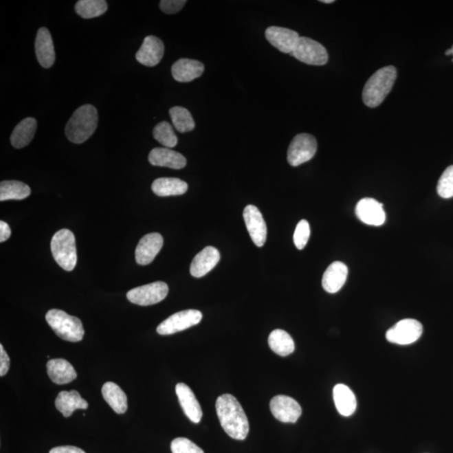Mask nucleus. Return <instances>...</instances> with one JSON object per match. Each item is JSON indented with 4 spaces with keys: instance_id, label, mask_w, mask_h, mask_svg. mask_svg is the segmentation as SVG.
<instances>
[{
    "instance_id": "1",
    "label": "nucleus",
    "mask_w": 453,
    "mask_h": 453,
    "mask_svg": "<svg viewBox=\"0 0 453 453\" xmlns=\"http://www.w3.org/2000/svg\"><path fill=\"white\" fill-rule=\"evenodd\" d=\"M217 415L224 432L235 440L246 439L250 432L248 418L234 395L224 394L216 401Z\"/></svg>"
},
{
    "instance_id": "2",
    "label": "nucleus",
    "mask_w": 453,
    "mask_h": 453,
    "mask_svg": "<svg viewBox=\"0 0 453 453\" xmlns=\"http://www.w3.org/2000/svg\"><path fill=\"white\" fill-rule=\"evenodd\" d=\"M98 123L96 108L91 104L82 105L72 114L65 132L71 142L82 144L96 131Z\"/></svg>"
},
{
    "instance_id": "3",
    "label": "nucleus",
    "mask_w": 453,
    "mask_h": 453,
    "mask_svg": "<svg viewBox=\"0 0 453 453\" xmlns=\"http://www.w3.org/2000/svg\"><path fill=\"white\" fill-rule=\"evenodd\" d=\"M397 77L393 66L382 68L371 76L364 87L363 100L369 108H376L382 104L390 93Z\"/></svg>"
},
{
    "instance_id": "4",
    "label": "nucleus",
    "mask_w": 453,
    "mask_h": 453,
    "mask_svg": "<svg viewBox=\"0 0 453 453\" xmlns=\"http://www.w3.org/2000/svg\"><path fill=\"white\" fill-rule=\"evenodd\" d=\"M45 320L57 336L63 340L77 342L82 340L85 336V329L81 320L72 317L62 310L49 311L45 315Z\"/></svg>"
},
{
    "instance_id": "5",
    "label": "nucleus",
    "mask_w": 453,
    "mask_h": 453,
    "mask_svg": "<svg viewBox=\"0 0 453 453\" xmlns=\"http://www.w3.org/2000/svg\"><path fill=\"white\" fill-rule=\"evenodd\" d=\"M52 256L60 267L71 272L77 265L78 254L75 236L68 230H62L53 236L51 243Z\"/></svg>"
},
{
    "instance_id": "6",
    "label": "nucleus",
    "mask_w": 453,
    "mask_h": 453,
    "mask_svg": "<svg viewBox=\"0 0 453 453\" xmlns=\"http://www.w3.org/2000/svg\"><path fill=\"white\" fill-rule=\"evenodd\" d=\"M318 150V142L314 136L299 134L293 138L288 148L287 161L291 166H298L309 162Z\"/></svg>"
},
{
    "instance_id": "7",
    "label": "nucleus",
    "mask_w": 453,
    "mask_h": 453,
    "mask_svg": "<svg viewBox=\"0 0 453 453\" xmlns=\"http://www.w3.org/2000/svg\"><path fill=\"white\" fill-rule=\"evenodd\" d=\"M296 59L312 66H323L329 62V54L322 44L308 37H300L291 54Z\"/></svg>"
},
{
    "instance_id": "8",
    "label": "nucleus",
    "mask_w": 453,
    "mask_h": 453,
    "mask_svg": "<svg viewBox=\"0 0 453 453\" xmlns=\"http://www.w3.org/2000/svg\"><path fill=\"white\" fill-rule=\"evenodd\" d=\"M168 285L163 281L142 285V287L132 289L127 293L129 302L139 306H151L162 302L168 294Z\"/></svg>"
},
{
    "instance_id": "9",
    "label": "nucleus",
    "mask_w": 453,
    "mask_h": 453,
    "mask_svg": "<svg viewBox=\"0 0 453 453\" xmlns=\"http://www.w3.org/2000/svg\"><path fill=\"white\" fill-rule=\"evenodd\" d=\"M423 333L421 323L415 319H404L387 331V340L392 344L408 345L417 342Z\"/></svg>"
},
{
    "instance_id": "10",
    "label": "nucleus",
    "mask_w": 453,
    "mask_h": 453,
    "mask_svg": "<svg viewBox=\"0 0 453 453\" xmlns=\"http://www.w3.org/2000/svg\"><path fill=\"white\" fill-rule=\"evenodd\" d=\"M203 319V314L197 310H186L177 312L163 321L157 327L159 335H171L181 332L199 324Z\"/></svg>"
},
{
    "instance_id": "11",
    "label": "nucleus",
    "mask_w": 453,
    "mask_h": 453,
    "mask_svg": "<svg viewBox=\"0 0 453 453\" xmlns=\"http://www.w3.org/2000/svg\"><path fill=\"white\" fill-rule=\"evenodd\" d=\"M269 407L273 416L283 423H296L302 413L299 403L287 395H276L270 401Z\"/></svg>"
},
{
    "instance_id": "12",
    "label": "nucleus",
    "mask_w": 453,
    "mask_h": 453,
    "mask_svg": "<svg viewBox=\"0 0 453 453\" xmlns=\"http://www.w3.org/2000/svg\"><path fill=\"white\" fill-rule=\"evenodd\" d=\"M251 239L257 247L264 246L267 239V227L262 213L254 205L246 206L243 213Z\"/></svg>"
},
{
    "instance_id": "13",
    "label": "nucleus",
    "mask_w": 453,
    "mask_h": 453,
    "mask_svg": "<svg viewBox=\"0 0 453 453\" xmlns=\"http://www.w3.org/2000/svg\"><path fill=\"white\" fill-rule=\"evenodd\" d=\"M265 37L270 44L281 52L291 54L300 40L299 34L287 28L270 26L265 30Z\"/></svg>"
},
{
    "instance_id": "14",
    "label": "nucleus",
    "mask_w": 453,
    "mask_h": 453,
    "mask_svg": "<svg viewBox=\"0 0 453 453\" xmlns=\"http://www.w3.org/2000/svg\"><path fill=\"white\" fill-rule=\"evenodd\" d=\"M356 216L368 225L380 226L386 222V212L383 204L374 199H361L355 208Z\"/></svg>"
},
{
    "instance_id": "15",
    "label": "nucleus",
    "mask_w": 453,
    "mask_h": 453,
    "mask_svg": "<svg viewBox=\"0 0 453 453\" xmlns=\"http://www.w3.org/2000/svg\"><path fill=\"white\" fill-rule=\"evenodd\" d=\"M162 236L151 233L140 239L135 250V261L140 265H147L154 261L163 246Z\"/></svg>"
},
{
    "instance_id": "16",
    "label": "nucleus",
    "mask_w": 453,
    "mask_h": 453,
    "mask_svg": "<svg viewBox=\"0 0 453 453\" xmlns=\"http://www.w3.org/2000/svg\"><path fill=\"white\" fill-rule=\"evenodd\" d=\"M165 47L161 39L154 36L144 38L143 44L136 53V60L146 67H155L161 62Z\"/></svg>"
},
{
    "instance_id": "17",
    "label": "nucleus",
    "mask_w": 453,
    "mask_h": 453,
    "mask_svg": "<svg viewBox=\"0 0 453 453\" xmlns=\"http://www.w3.org/2000/svg\"><path fill=\"white\" fill-rule=\"evenodd\" d=\"M176 393L186 416L193 423H199L203 417V410L191 388L184 383H179L176 386Z\"/></svg>"
},
{
    "instance_id": "18",
    "label": "nucleus",
    "mask_w": 453,
    "mask_h": 453,
    "mask_svg": "<svg viewBox=\"0 0 453 453\" xmlns=\"http://www.w3.org/2000/svg\"><path fill=\"white\" fill-rule=\"evenodd\" d=\"M35 49L41 66L44 68L52 67L55 63L56 54L51 33L48 29L43 27L38 30Z\"/></svg>"
},
{
    "instance_id": "19",
    "label": "nucleus",
    "mask_w": 453,
    "mask_h": 453,
    "mask_svg": "<svg viewBox=\"0 0 453 453\" xmlns=\"http://www.w3.org/2000/svg\"><path fill=\"white\" fill-rule=\"evenodd\" d=\"M219 261V251L212 246L206 247L193 258L190 272L193 277H203L215 267Z\"/></svg>"
},
{
    "instance_id": "20",
    "label": "nucleus",
    "mask_w": 453,
    "mask_h": 453,
    "mask_svg": "<svg viewBox=\"0 0 453 453\" xmlns=\"http://www.w3.org/2000/svg\"><path fill=\"white\" fill-rule=\"evenodd\" d=\"M205 67L199 60L181 58L171 67V74L179 82H190L203 75Z\"/></svg>"
},
{
    "instance_id": "21",
    "label": "nucleus",
    "mask_w": 453,
    "mask_h": 453,
    "mask_svg": "<svg viewBox=\"0 0 453 453\" xmlns=\"http://www.w3.org/2000/svg\"><path fill=\"white\" fill-rule=\"evenodd\" d=\"M349 269L344 263L335 261L326 269L322 277V287L327 292L333 294L340 291L347 280Z\"/></svg>"
},
{
    "instance_id": "22",
    "label": "nucleus",
    "mask_w": 453,
    "mask_h": 453,
    "mask_svg": "<svg viewBox=\"0 0 453 453\" xmlns=\"http://www.w3.org/2000/svg\"><path fill=\"white\" fill-rule=\"evenodd\" d=\"M149 162L152 166L169 167L175 170L184 168L186 166L184 156L169 148H155L150 152Z\"/></svg>"
},
{
    "instance_id": "23",
    "label": "nucleus",
    "mask_w": 453,
    "mask_h": 453,
    "mask_svg": "<svg viewBox=\"0 0 453 453\" xmlns=\"http://www.w3.org/2000/svg\"><path fill=\"white\" fill-rule=\"evenodd\" d=\"M47 374L53 383L65 384L74 382L78 374L69 362L63 359L51 360L47 364Z\"/></svg>"
},
{
    "instance_id": "24",
    "label": "nucleus",
    "mask_w": 453,
    "mask_h": 453,
    "mask_svg": "<svg viewBox=\"0 0 453 453\" xmlns=\"http://www.w3.org/2000/svg\"><path fill=\"white\" fill-rule=\"evenodd\" d=\"M57 410L65 417H69L76 410H86L89 404L81 397L77 390L62 391L56 399Z\"/></svg>"
},
{
    "instance_id": "25",
    "label": "nucleus",
    "mask_w": 453,
    "mask_h": 453,
    "mask_svg": "<svg viewBox=\"0 0 453 453\" xmlns=\"http://www.w3.org/2000/svg\"><path fill=\"white\" fill-rule=\"evenodd\" d=\"M333 399L335 406L342 416L350 417L355 412L357 408L355 395L345 384H338L333 388Z\"/></svg>"
},
{
    "instance_id": "26",
    "label": "nucleus",
    "mask_w": 453,
    "mask_h": 453,
    "mask_svg": "<svg viewBox=\"0 0 453 453\" xmlns=\"http://www.w3.org/2000/svg\"><path fill=\"white\" fill-rule=\"evenodd\" d=\"M151 189L159 197L180 196L188 191V185L181 179L162 177L154 181Z\"/></svg>"
},
{
    "instance_id": "27",
    "label": "nucleus",
    "mask_w": 453,
    "mask_h": 453,
    "mask_svg": "<svg viewBox=\"0 0 453 453\" xmlns=\"http://www.w3.org/2000/svg\"><path fill=\"white\" fill-rule=\"evenodd\" d=\"M37 129V122L34 118H26L14 128L10 136V142L16 149L27 146L32 142Z\"/></svg>"
},
{
    "instance_id": "28",
    "label": "nucleus",
    "mask_w": 453,
    "mask_h": 453,
    "mask_svg": "<svg viewBox=\"0 0 453 453\" xmlns=\"http://www.w3.org/2000/svg\"><path fill=\"white\" fill-rule=\"evenodd\" d=\"M102 397L117 414L126 412L128 401L126 395L118 384L107 382L102 388Z\"/></svg>"
},
{
    "instance_id": "29",
    "label": "nucleus",
    "mask_w": 453,
    "mask_h": 453,
    "mask_svg": "<svg viewBox=\"0 0 453 453\" xmlns=\"http://www.w3.org/2000/svg\"><path fill=\"white\" fill-rule=\"evenodd\" d=\"M268 342L270 349L278 355L287 357L295 351L294 340L284 330H274L269 334Z\"/></svg>"
},
{
    "instance_id": "30",
    "label": "nucleus",
    "mask_w": 453,
    "mask_h": 453,
    "mask_svg": "<svg viewBox=\"0 0 453 453\" xmlns=\"http://www.w3.org/2000/svg\"><path fill=\"white\" fill-rule=\"evenodd\" d=\"M32 193L30 186L19 181H3L0 184V201L23 200Z\"/></svg>"
},
{
    "instance_id": "31",
    "label": "nucleus",
    "mask_w": 453,
    "mask_h": 453,
    "mask_svg": "<svg viewBox=\"0 0 453 453\" xmlns=\"http://www.w3.org/2000/svg\"><path fill=\"white\" fill-rule=\"evenodd\" d=\"M108 10L104 0H79L76 3L75 10L83 19H92L101 16Z\"/></svg>"
},
{
    "instance_id": "32",
    "label": "nucleus",
    "mask_w": 453,
    "mask_h": 453,
    "mask_svg": "<svg viewBox=\"0 0 453 453\" xmlns=\"http://www.w3.org/2000/svg\"><path fill=\"white\" fill-rule=\"evenodd\" d=\"M170 115L174 127L178 132L186 133L192 131L195 129V121L191 113L184 107H173L170 109Z\"/></svg>"
},
{
    "instance_id": "33",
    "label": "nucleus",
    "mask_w": 453,
    "mask_h": 453,
    "mask_svg": "<svg viewBox=\"0 0 453 453\" xmlns=\"http://www.w3.org/2000/svg\"><path fill=\"white\" fill-rule=\"evenodd\" d=\"M153 135L159 144L169 149L176 146L178 143L177 137L168 122L164 121L156 125L153 129Z\"/></svg>"
},
{
    "instance_id": "34",
    "label": "nucleus",
    "mask_w": 453,
    "mask_h": 453,
    "mask_svg": "<svg viewBox=\"0 0 453 453\" xmlns=\"http://www.w3.org/2000/svg\"><path fill=\"white\" fill-rule=\"evenodd\" d=\"M437 192L445 199L453 197V166L448 167L441 175L437 184Z\"/></svg>"
},
{
    "instance_id": "35",
    "label": "nucleus",
    "mask_w": 453,
    "mask_h": 453,
    "mask_svg": "<svg viewBox=\"0 0 453 453\" xmlns=\"http://www.w3.org/2000/svg\"><path fill=\"white\" fill-rule=\"evenodd\" d=\"M170 449L173 453H204L203 449L185 437H178L171 441Z\"/></svg>"
},
{
    "instance_id": "36",
    "label": "nucleus",
    "mask_w": 453,
    "mask_h": 453,
    "mask_svg": "<svg viewBox=\"0 0 453 453\" xmlns=\"http://www.w3.org/2000/svg\"><path fill=\"white\" fill-rule=\"evenodd\" d=\"M311 234L310 224L307 220H302L296 228L294 237V243L298 250H303L306 247L308 241H309Z\"/></svg>"
},
{
    "instance_id": "37",
    "label": "nucleus",
    "mask_w": 453,
    "mask_h": 453,
    "mask_svg": "<svg viewBox=\"0 0 453 453\" xmlns=\"http://www.w3.org/2000/svg\"><path fill=\"white\" fill-rule=\"evenodd\" d=\"M186 3L185 0H162L159 8L164 13L173 14L178 13Z\"/></svg>"
},
{
    "instance_id": "38",
    "label": "nucleus",
    "mask_w": 453,
    "mask_h": 453,
    "mask_svg": "<svg viewBox=\"0 0 453 453\" xmlns=\"http://www.w3.org/2000/svg\"><path fill=\"white\" fill-rule=\"evenodd\" d=\"M10 360L9 356L3 349V345H0V376H5L9 371Z\"/></svg>"
},
{
    "instance_id": "39",
    "label": "nucleus",
    "mask_w": 453,
    "mask_h": 453,
    "mask_svg": "<svg viewBox=\"0 0 453 453\" xmlns=\"http://www.w3.org/2000/svg\"><path fill=\"white\" fill-rule=\"evenodd\" d=\"M49 453H86L81 448L74 446H63L52 448Z\"/></svg>"
},
{
    "instance_id": "40",
    "label": "nucleus",
    "mask_w": 453,
    "mask_h": 453,
    "mask_svg": "<svg viewBox=\"0 0 453 453\" xmlns=\"http://www.w3.org/2000/svg\"><path fill=\"white\" fill-rule=\"evenodd\" d=\"M11 236V230L8 223L0 221V242L3 243Z\"/></svg>"
},
{
    "instance_id": "41",
    "label": "nucleus",
    "mask_w": 453,
    "mask_h": 453,
    "mask_svg": "<svg viewBox=\"0 0 453 453\" xmlns=\"http://www.w3.org/2000/svg\"><path fill=\"white\" fill-rule=\"evenodd\" d=\"M320 2L325 3H333L334 0H322V1Z\"/></svg>"
},
{
    "instance_id": "42",
    "label": "nucleus",
    "mask_w": 453,
    "mask_h": 453,
    "mask_svg": "<svg viewBox=\"0 0 453 453\" xmlns=\"http://www.w3.org/2000/svg\"><path fill=\"white\" fill-rule=\"evenodd\" d=\"M452 49H451V50H448V51L446 52V55H447V56H448V55H452Z\"/></svg>"
},
{
    "instance_id": "43",
    "label": "nucleus",
    "mask_w": 453,
    "mask_h": 453,
    "mask_svg": "<svg viewBox=\"0 0 453 453\" xmlns=\"http://www.w3.org/2000/svg\"><path fill=\"white\" fill-rule=\"evenodd\" d=\"M452 55H453V47L452 48ZM452 62H453V59H452Z\"/></svg>"
}]
</instances>
